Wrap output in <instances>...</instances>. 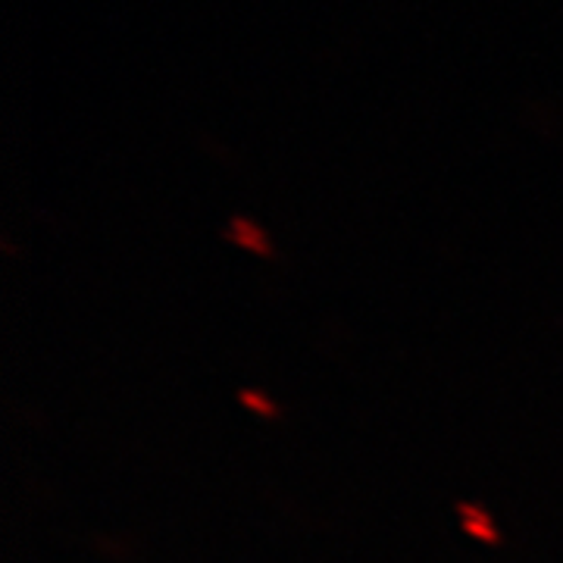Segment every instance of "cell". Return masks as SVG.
<instances>
[{"instance_id":"6da1fadb","label":"cell","mask_w":563,"mask_h":563,"mask_svg":"<svg viewBox=\"0 0 563 563\" xmlns=\"http://www.w3.org/2000/svg\"><path fill=\"white\" fill-rule=\"evenodd\" d=\"M225 242L242 247V251L254 254V257H273L276 254V247H273L261 222H254L251 217H242V213H235L229 220V225H225Z\"/></svg>"},{"instance_id":"7a4b0ae2","label":"cell","mask_w":563,"mask_h":563,"mask_svg":"<svg viewBox=\"0 0 563 563\" xmlns=\"http://www.w3.org/2000/svg\"><path fill=\"white\" fill-rule=\"evenodd\" d=\"M454 510H457L463 532H466L470 539H476V542L483 544H501V532H498V526H495L492 514L485 510L483 504L457 501L454 504Z\"/></svg>"},{"instance_id":"3957f363","label":"cell","mask_w":563,"mask_h":563,"mask_svg":"<svg viewBox=\"0 0 563 563\" xmlns=\"http://www.w3.org/2000/svg\"><path fill=\"white\" fill-rule=\"evenodd\" d=\"M239 401H242L244 410L257 413L261 420H279V404L273 401V398H266L257 388H242L239 391Z\"/></svg>"}]
</instances>
